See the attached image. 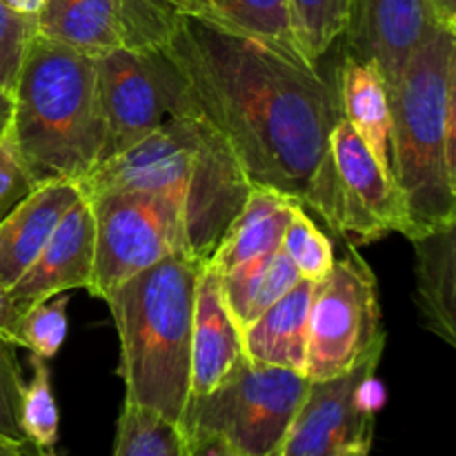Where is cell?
Returning a JSON list of instances; mask_svg holds the SVG:
<instances>
[{
    "label": "cell",
    "instance_id": "d6a6232c",
    "mask_svg": "<svg viewBox=\"0 0 456 456\" xmlns=\"http://www.w3.org/2000/svg\"><path fill=\"white\" fill-rule=\"evenodd\" d=\"M0 456H56L53 450H43L31 441H12L0 436Z\"/></svg>",
    "mask_w": 456,
    "mask_h": 456
},
{
    "label": "cell",
    "instance_id": "f1b7e54d",
    "mask_svg": "<svg viewBox=\"0 0 456 456\" xmlns=\"http://www.w3.org/2000/svg\"><path fill=\"white\" fill-rule=\"evenodd\" d=\"M20 365H18L16 346L0 338V436L12 441H22L20 403H22Z\"/></svg>",
    "mask_w": 456,
    "mask_h": 456
},
{
    "label": "cell",
    "instance_id": "83f0119b",
    "mask_svg": "<svg viewBox=\"0 0 456 456\" xmlns=\"http://www.w3.org/2000/svg\"><path fill=\"white\" fill-rule=\"evenodd\" d=\"M38 34L34 16H22L0 0V92L12 96L31 40Z\"/></svg>",
    "mask_w": 456,
    "mask_h": 456
},
{
    "label": "cell",
    "instance_id": "e575fe53",
    "mask_svg": "<svg viewBox=\"0 0 456 456\" xmlns=\"http://www.w3.org/2000/svg\"><path fill=\"white\" fill-rule=\"evenodd\" d=\"M9 9H13L16 13H22V16H34L38 18V13L43 12L45 3L47 0H3Z\"/></svg>",
    "mask_w": 456,
    "mask_h": 456
},
{
    "label": "cell",
    "instance_id": "4316f807",
    "mask_svg": "<svg viewBox=\"0 0 456 456\" xmlns=\"http://www.w3.org/2000/svg\"><path fill=\"white\" fill-rule=\"evenodd\" d=\"M67 305L69 298L53 297L29 307L20 319V347L45 361L53 359L67 337Z\"/></svg>",
    "mask_w": 456,
    "mask_h": 456
},
{
    "label": "cell",
    "instance_id": "e0dca14e",
    "mask_svg": "<svg viewBox=\"0 0 456 456\" xmlns=\"http://www.w3.org/2000/svg\"><path fill=\"white\" fill-rule=\"evenodd\" d=\"M292 200L265 187H252L240 212L232 218L221 243L205 265L218 276L258 256L276 252L283 243L294 209Z\"/></svg>",
    "mask_w": 456,
    "mask_h": 456
},
{
    "label": "cell",
    "instance_id": "3957f363",
    "mask_svg": "<svg viewBox=\"0 0 456 456\" xmlns=\"http://www.w3.org/2000/svg\"><path fill=\"white\" fill-rule=\"evenodd\" d=\"M390 105L392 174L417 239L456 223V31L436 27L410 53Z\"/></svg>",
    "mask_w": 456,
    "mask_h": 456
},
{
    "label": "cell",
    "instance_id": "5b68a950",
    "mask_svg": "<svg viewBox=\"0 0 456 456\" xmlns=\"http://www.w3.org/2000/svg\"><path fill=\"white\" fill-rule=\"evenodd\" d=\"M9 127L36 185L83 181L105 142L96 61L36 34L12 92Z\"/></svg>",
    "mask_w": 456,
    "mask_h": 456
},
{
    "label": "cell",
    "instance_id": "6da1fadb",
    "mask_svg": "<svg viewBox=\"0 0 456 456\" xmlns=\"http://www.w3.org/2000/svg\"><path fill=\"white\" fill-rule=\"evenodd\" d=\"M165 49L185 76L196 111L225 138L249 185L301 205L338 236L330 134L341 110L319 69L187 13Z\"/></svg>",
    "mask_w": 456,
    "mask_h": 456
},
{
    "label": "cell",
    "instance_id": "1f68e13d",
    "mask_svg": "<svg viewBox=\"0 0 456 456\" xmlns=\"http://www.w3.org/2000/svg\"><path fill=\"white\" fill-rule=\"evenodd\" d=\"M185 456H240L216 439H185Z\"/></svg>",
    "mask_w": 456,
    "mask_h": 456
},
{
    "label": "cell",
    "instance_id": "d4e9b609",
    "mask_svg": "<svg viewBox=\"0 0 456 456\" xmlns=\"http://www.w3.org/2000/svg\"><path fill=\"white\" fill-rule=\"evenodd\" d=\"M31 381L25 383L20 403V428L27 441L43 450H53L58 441V408L52 390L47 361L31 356Z\"/></svg>",
    "mask_w": 456,
    "mask_h": 456
},
{
    "label": "cell",
    "instance_id": "74e56055",
    "mask_svg": "<svg viewBox=\"0 0 456 456\" xmlns=\"http://www.w3.org/2000/svg\"><path fill=\"white\" fill-rule=\"evenodd\" d=\"M181 3H183V0H181Z\"/></svg>",
    "mask_w": 456,
    "mask_h": 456
},
{
    "label": "cell",
    "instance_id": "7402d4cb",
    "mask_svg": "<svg viewBox=\"0 0 456 456\" xmlns=\"http://www.w3.org/2000/svg\"><path fill=\"white\" fill-rule=\"evenodd\" d=\"M298 281L301 276L297 267L285 256L283 249H276L223 274L221 289L232 319L243 332Z\"/></svg>",
    "mask_w": 456,
    "mask_h": 456
},
{
    "label": "cell",
    "instance_id": "603a6c76",
    "mask_svg": "<svg viewBox=\"0 0 456 456\" xmlns=\"http://www.w3.org/2000/svg\"><path fill=\"white\" fill-rule=\"evenodd\" d=\"M185 452L187 441L181 426L125 401L111 456H185Z\"/></svg>",
    "mask_w": 456,
    "mask_h": 456
},
{
    "label": "cell",
    "instance_id": "52a82bcc",
    "mask_svg": "<svg viewBox=\"0 0 456 456\" xmlns=\"http://www.w3.org/2000/svg\"><path fill=\"white\" fill-rule=\"evenodd\" d=\"M94 61L105 123L101 163L127 151L169 118L199 114L185 76L165 45L156 49H116Z\"/></svg>",
    "mask_w": 456,
    "mask_h": 456
},
{
    "label": "cell",
    "instance_id": "8d00e7d4",
    "mask_svg": "<svg viewBox=\"0 0 456 456\" xmlns=\"http://www.w3.org/2000/svg\"><path fill=\"white\" fill-rule=\"evenodd\" d=\"M200 4H203V0H183V13H187V16H194V13L199 12Z\"/></svg>",
    "mask_w": 456,
    "mask_h": 456
},
{
    "label": "cell",
    "instance_id": "30bf717a",
    "mask_svg": "<svg viewBox=\"0 0 456 456\" xmlns=\"http://www.w3.org/2000/svg\"><path fill=\"white\" fill-rule=\"evenodd\" d=\"M386 347H377L350 372L310 381L279 456H370L374 414L386 401L377 368Z\"/></svg>",
    "mask_w": 456,
    "mask_h": 456
},
{
    "label": "cell",
    "instance_id": "f546056e",
    "mask_svg": "<svg viewBox=\"0 0 456 456\" xmlns=\"http://www.w3.org/2000/svg\"><path fill=\"white\" fill-rule=\"evenodd\" d=\"M36 187L20 150L16 145L12 127H4L0 134V218L20 203L27 194Z\"/></svg>",
    "mask_w": 456,
    "mask_h": 456
},
{
    "label": "cell",
    "instance_id": "9a60e30c",
    "mask_svg": "<svg viewBox=\"0 0 456 456\" xmlns=\"http://www.w3.org/2000/svg\"><path fill=\"white\" fill-rule=\"evenodd\" d=\"M243 356V332L227 310L221 276L203 265L191 323V396L214 390Z\"/></svg>",
    "mask_w": 456,
    "mask_h": 456
},
{
    "label": "cell",
    "instance_id": "d6986e66",
    "mask_svg": "<svg viewBox=\"0 0 456 456\" xmlns=\"http://www.w3.org/2000/svg\"><path fill=\"white\" fill-rule=\"evenodd\" d=\"M312 283L314 281H298L270 310L243 330V350L249 361L305 374Z\"/></svg>",
    "mask_w": 456,
    "mask_h": 456
},
{
    "label": "cell",
    "instance_id": "4fadbf2b",
    "mask_svg": "<svg viewBox=\"0 0 456 456\" xmlns=\"http://www.w3.org/2000/svg\"><path fill=\"white\" fill-rule=\"evenodd\" d=\"M94 272V214L89 200L71 205L34 265L9 288L20 314L67 289L89 288Z\"/></svg>",
    "mask_w": 456,
    "mask_h": 456
},
{
    "label": "cell",
    "instance_id": "8fae6325",
    "mask_svg": "<svg viewBox=\"0 0 456 456\" xmlns=\"http://www.w3.org/2000/svg\"><path fill=\"white\" fill-rule=\"evenodd\" d=\"M330 154L337 185L338 236L352 245H368L390 234L412 239L403 191L343 116L330 134Z\"/></svg>",
    "mask_w": 456,
    "mask_h": 456
},
{
    "label": "cell",
    "instance_id": "277c9868",
    "mask_svg": "<svg viewBox=\"0 0 456 456\" xmlns=\"http://www.w3.org/2000/svg\"><path fill=\"white\" fill-rule=\"evenodd\" d=\"M203 263L172 254L111 289L125 401L181 426L191 396V323Z\"/></svg>",
    "mask_w": 456,
    "mask_h": 456
},
{
    "label": "cell",
    "instance_id": "ffe728a7",
    "mask_svg": "<svg viewBox=\"0 0 456 456\" xmlns=\"http://www.w3.org/2000/svg\"><path fill=\"white\" fill-rule=\"evenodd\" d=\"M417 305L423 325L456 347V223L412 239Z\"/></svg>",
    "mask_w": 456,
    "mask_h": 456
},
{
    "label": "cell",
    "instance_id": "44dd1931",
    "mask_svg": "<svg viewBox=\"0 0 456 456\" xmlns=\"http://www.w3.org/2000/svg\"><path fill=\"white\" fill-rule=\"evenodd\" d=\"M194 18L243 36L303 67H316L303 52L289 0H203Z\"/></svg>",
    "mask_w": 456,
    "mask_h": 456
},
{
    "label": "cell",
    "instance_id": "ba28073f",
    "mask_svg": "<svg viewBox=\"0 0 456 456\" xmlns=\"http://www.w3.org/2000/svg\"><path fill=\"white\" fill-rule=\"evenodd\" d=\"M377 347H386L377 279L354 245L347 243L346 256L312 283L305 377L310 381L341 377Z\"/></svg>",
    "mask_w": 456,
    "mask_h": 456
},
{
    "label": "cell",
    "instance_id": "836d02e7",
    "mask_svg": "<svg viewBox=\"0 0 456 456\" xmlns=\"http://www.w3.org/2000/svg\"><path fill=\"white\" fill-rule=\"evenodd\" d=\"M436 25L456 31V0H428Z\"/></svg>",
    "mask_w": 456,
    "mask_h": 456
},
{
    "label": "cell",
    "instance_id": "cb8c5ba5",
    "mask_svg": "<svg viewBox=\"0 0 456 456\" xmlns=\"http://www.w3.org/2000/svg\"><path fill=\"white\" fill-rule=\"evenodd\" d=\"M298 43L312 62H319L343 38L352 0H289Z\"/></svg>",
    "mask_w": 456,
    "mask_h": 456
},
{
    "label": "cell",
    "instance_id": "9c48e42d",
    "mask_svg": "<svg viewBox=\"0 0 456 456\" xmlns=\"http://www.w3.org/2000/svg\"><path fill=\"white\" fill-rule=\"evenodd\" d=\"M94 214V272L89 292L107 294L172 254H185V218L176 203L150 191L85 196ZM191 258V256H190Z\"/></svg>",
    "mask_w": 456,
    "mask_h": 456
},
{
    "label": "cell",
    "instance_id": "ac0fdd59",
    "mask_svg": "<svg viewBox=\"0 0 456 456\" xmlns=\"http://www.w3.org/2000/svg\"><path fill=\"white\" fill-rule=\"evenodd\" d=\"M334 92L343 118L352 125L361 141L377 156L379 163L392 172L390 89L379 67L346 53Z\"/></svg>",
    "mask_w": 456,
    "mask_h": 456
},
{
    "label": "cell",
    "instance_id": "7c38bea8",
    "mask_svg": "<svg viewBox=\"0 0 456 456\" xmlns=\"http://www.w3.org/2000/svg\"><path fill=\"white\" fill-rule=\"evenodd\" d=\"M436 27L428 0H352L343 38L347 53L379 67L392 92L410 53Z\"/></svg>",
    "mask_w": 456,
    "mask_h": 456
},
{
    "label": "cell",
    "instance_id": "5bb4252c",
    "mask_svg": "<svg viewBox=\"0 0 456 456\" xmlns=\"http://www.w3.org/2000/svg\"><path fill=\"white\" fill-rule=\"evenodd\" d=\"M78 199L76 183H43L0 218V283L4 288H12L34 265L61 218Z\"/></svg>",
    "mask_w": 456,
    "mask_h": 456
},
{
    "label": "cell",
    "instance_id": "d590c367",
    "mask_svg": "<svg viewBox=\"0 0 456 456\" xmlns=\"http://www.w3.org/2000/svg\"><path fill=\"white\" fill-rule=\"evenodd\" d=\"M9 118H12V96L0 92V134L9 125Z\"/></svg>",
    "mask_w": 456,
    "mask_h": 456
},
{
    "label": "cell",
    "instance_id": "2e32d148",
    "mask_svg": "<svg viewBox=\"0 0 456 456\" xmlns=\"http://www.w3.org/2000/svg\"><path fill=\"white\" fill-rule=\"evenodd\" d=\"M36 29L53 43L98 58L127 47L125 0H47Z\"/></svg>",
    "mask_w": 456,
    "mask_h": 456
},
{
    "label": "cell",
    "instance_id": "484cf974",
    "mask_svg": "<svg viewBox=\"0 0 456 456\" xmlns=\"http://www.w3.org/2000/svg\"><path fill=\"white\" fill-rule=\"evenodd\" d=\"M281 249L297 267L298 276L307 281H319L334 265V245L325 236V232L316 225L314 218L301 208L294 205L292 218L283 234Z\"/></svg>",
    "mask_w": 456,
    "mask_h": 456
},
{
    "label": "cell",
    "instance_id": "4dcf8cb0",
    "mask_svg": "<svg viewBox=\"0 0 456 456\" xmlns=\"http://www.w3.org/2000/svg\"><path fill=\"white\" fill-rule=\"evenodd\" d=\"M20 319L22 314L13 305L9 289L0 283V338L20 347Z\"/></svg>",
    "mask_w": 456,
    "mask_h": 456
},
{
    "label": "cell",
    "instance_id": "7a4b0ae2",
    "mask_svg": "<svg viewBox=\"0 0 456 456\" xmlns=\"http://www.w3.org/2000/svg\"><path fill=\"white\" fill-rule=\"evenodd\" d=\"M76 185L83 196L150 191L176 203L190 256L203 265L252 190L232 147L200 114L169 118Z\"/></svg>",
    "mask_w": 456,
    "mask_h": 456
},
{
    "label": "cell",
    "instance_id": "8992f818",
    "mask_svg": "<svg viewBox=\"0 0 456 456\" xmlns=\"http://www.w3.org/2000/svg\"><path fill=\"white\" fill-rule=\"evenodd\" d=\"M310 379L274 365L239 361L208 395L190 396L185 439H216L240 456H279Z\"/></svg>",
    "mask_w": 456,
    "mask_h": 456
}]
</instances>
